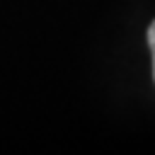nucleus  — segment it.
I'll return each mask as SVG.
<instances>
[{"label":"nucleus","mask_w":155,"mask_h":155,"mask_svg":"<svg viewBox=\"0 0 155 155\" xmlns=\"http://www.w3.org/2000/svg\"><path fill=\"white\" fill-rule=\"evenodd\" d=\"M148 44H150V53H153V78H155V22L148 27Z\"/></svg>","instance_id":"nucleus-1"}]
</instances>
